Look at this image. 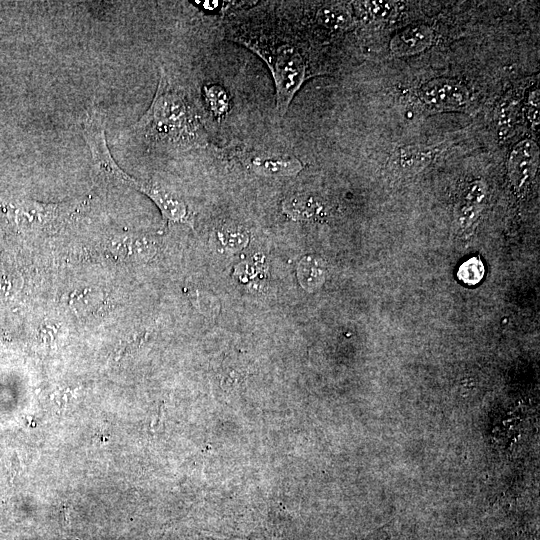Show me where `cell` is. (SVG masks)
<instances>
[{
	"instance_id": "obj_10",
	"label": "cell",
	"mask_w": 540,
	"mask_h": 540,
	"mask_svg": "<svg viewBox=\"0 0 540 540\" xmlns=\"http://www.w3.org/2000/svg\"><path fill=\"white\" fill-rule=\"evenodd\" d=\"M316 19L319 24L330 30H345L351 27L353 19L342 5H327L318 10Z\"/></svg>"
},
{
	"instance_id": "obj_15",
	"label": "cell",
	"mask_w": 540,
	"mask_h": 540,
	"mask_svg": "<svg viewBox=\"0 0 540 540\" xmlns=\"http://www.w3.org/2000/svg\"><path fill=\"white\" fill-rule=\"evenodd\" d=\"M527 117L531 127L539 131V89L533 88L527 99Z\"/></svg>"
},
{
	"instance_id": "obj_4",
	"label": "cell",
	"mask_w": 540,
	"mask_h": 540,
	"mask_svg": "<svg viewBox=\"0 0 540 540\" xmlns=\"http://www.w3.org/2000/svg\"><path fill=\"white\" fill-rule=\"evenodd\" d=\"M231 155L232 158L260 176H295L303 168L302 162L296 157L280 153L237 149L232 151Z\"/></svg>"
},
{
	"instance_id": "obj_7",
	"label": "cell",
	"mask_w": 540,
	"mask_h": 540,
	"mask_svg": "<svg viewBox=\"0 0 540 540\" xmlns=\"http://www.w3.org/2000/svg\"><path fill=\"white\" fill-rule=\"evenodd\" d=\"M434 41L433 29L425 24H415L396 33L389 49L395 57H407L427 50Z\"/></svg>"
},
{
	"instance_id": "obj_2",
	"label": "cell",
	"mask_w": 540,
	"mask_h": 540,
	"mask_svg": "<svg viewBox=\"0 0 540 540\" xmlns=\"http://www.w3.org/2000/svg\"><path fill=\"white\" fill-rule=\"evenodd\" d=\"M233 35L236 41L255 51L268 64L276 85V110L282 117L310 76L307 56L296 39V33L278 23H266L256 25L255 29L249 26L241 28Z\"/></svg>"
},
{
	"instance_id": "obj_16",
	"label": "cell",
	"mask_w": 540,
	"mask_h": 540,
	"mask_svg": "<svg viewBox=\"0 0 540 540\" xmlns=\"http://www.w3.org/2000/svg\"><path fill=\"white\" fill-rule=\"evenodd\" d=\"M499 126L502 133H507L514 123L516 116V106L514 101L503 102L499 107Z\"/></svg>"
},
{
	"instance_id": "obj_8",
	"label": "cell",
	"mask_w": 540,
	"mask_h": 540,
	"mask_svg": "<svg viewBox=\"0 0 540 540\" xmlns=\"http://www.w3.org/2000/svg\"><path fill=\"white\" fill-rule=\"evenodd\" d=\"M108 250L115 259L134 262L147 259L154 252L153 242L135 234H117L108 241Z\"/></svg>"
},
{
	"instance_id": "obj_9",
	"label": "cell",
	"mask_w": 540,
	"mask_h": 540,
	"mask_svg": "<svg viewBox=\"0 0 540 540\" xmlns=\"http://www.w3.org/2000/svg\"><path fill=\"white\" fill-rule=\"evenodd\" d=\"M486 196V185L477 180L469 185L457 207V219L463 225H470L480 213Z\"/></svg>"
},
{
	"instance_id": "obj_1",
	"label": "cell",
	"mask_w": 540,
	"mask_h": 540,
	"mask_svg": "<svg viewBox=\"0 0 540 540\" xmlns=\"http://www.w3.org/2000/svg\"><path fill=\"white\" fill-rule=\"evenodd\" d=\"M127 134L148 148L165 151H184L207 145L195 108L162 68L150 107Z\"/></svg>"
},
{
	"instance_id": "obj_6",
	"label": "cell",
	"mask_w": 540,
	"mask_h": 540,
	"mask_svg": "<svg viewBox=\"0 0 540 540\" xmlns=\"http://www.w3.org/2000/svg\"><path fill=\"white\" fill-rule=\"evenodd\" d=\"M539 162V149L531 139L518 142L511 150L507 162L508 177L516 193L523 194L535 177Z\"/></svg>"
},
{
	"instance_id": "obj_13",
	"label": "cell",
	"mask_w": 540,
	"mask_h": 540,
	"mask_svg": "<svg viewBox=\"0 0 540 540\" xmlns=\"http://www.w3.org/2000/svg\"><path fill=\"white\" fill-rule=\"evenodd\" d=\"M484 267L477 258H471L461 265L458 277L467 284H475L482 279Z\"/></svg>"
},
{
	"instance_id": "obj_3",
	"label": "cell",
	"mask_w": 540,
	"mask_h": 540,
	"mask_svg": "<svg viewBox=\"0 0 540 540\" xmlns=\"http://www.w3.org/2000/svg\"><path fill=\"white\" fill-rule=\"evenodd\" d=\"M90 153L94 170L100 177L145 194L158 206L165 219L172 222L189 223L187 205L178 195L157 183L139 181L129 176L114 161L107 144L95 145Z\"/></svg>"
},
{
	"instance_id": "obj_14",
	"label": "cell",
	"mask_w": 540,
	"mask_h": 540,
	"mask_svg": "<svg viewBox=\"0 0 540 540\" xmlns=\"http://www.w3.org/2000/svg\"><path fill=\"white\" fill-rule=\"evenodd\" d=\"M360 4L364 11L375 19H387L396 12V4L391 1H366Z\"/></svg>"
},
{
	"instance_id": "obj_5",
	"label": "cell",
	"mask_w": 540,
	"mask_h": 540,
	"mask_svg": "<svg viewBox=\"0 0 540 540\" xmlns=\"http://www.w3.org/2000/svg\"><path fill=\"white\" fill-rule=\"evenodd\" d=\"M419 96L425 105L438 110L461 108L470 100L467 87L450 78L429 80L421 86Z\"/></svg>"
},
{
	"instance_id": "obj_11",
	"label": "cell",
	"mask_w": 540,
	"mask_h": 540,
	"mask_svg": "<svg viewBox=\"0 0 540 540\" xmlns=\"http://www.w3.org/2000/svg\"><path fill=\"white\" fill-rule=\"evenodd\" d=\"M325 276L326 267L321 260L313 257H306L301 260L298 267V278L305 289H316L323 283Z\"/></svg>"
},
{
	"instance_id": "obj_12",
	"label": "cell",
	"mask_w": 540,
	"mask_h": 540,
	"mask_svg": "<svg viewBox=\"0 0 540 540\" xmlns=\"http://www.w3.org/2000/svg\"><path fill=\"white\" fill-rule=\"evenodd\" d=\"M205 101L215 116L226 114L230 107V98L224 88L217 84L205 86Z\"/></svg>"
}]
</instances>
